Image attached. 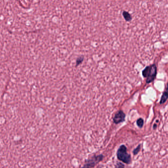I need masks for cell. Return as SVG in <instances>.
Returning a JSON list of instances; mask_svg holds the SVG:
<instances>
[{
    "mask_svg": "<svg viewBox=\"0 0 168 168\" xmlns=\"http://www.w3.org/2000/svg\"><path fill=\"white\" fill-rule=\"evenodd\" d=\"M137 125L139 127L142 128L144 125V120L141 118L138 119L137 121Z\"/></svg>",
    "mask_w": 168,
    "mask_h": 168,
    "instance_id": "cell-7",
    "label": "cell"
},
{
    "mask_svg": "<svg viewBox=\"0 0 168 168\" xmlns=\"http://www.w3.org/2000/svg\"><path fill=\"white\" fill-rule=\"evenodd\" d=\"M123 17L125 18V20H126V21L129 22L132 20V16H131V15L128 12L123 11Z\"/></svg>",
    "mask_w": 168,
    "mask_h": 168,
    "instance_id": "cell-5",
    "label": "cell"
},
{
    "mask_svg": "<svg viewBox=\"0 0 168 168\" xmlns=\"http://www.w3.org/2000/svg\"><path fill=\"white\" fill-rule=\"evenodd\" d=\"M168 90H167L166 92H165L163 94L162 97H161V100H160V104H163L168 99Z\"/></svg>",
    "mask_w": 168,
    "mask_h": 168,
    "instance_id": "cell-6",
    "label": "cell"
},
{
    "mask_svg": "<svg viewBox=\"0 0 168 168\" xmlns=\"http://www.w3.org/2000/svg\"><path fill=\"white\" fill-rule=\"evenodd\" d=\"M125 115L124 113L122 111H119L116 113L115 116L113 118V121L116 124L121 123L125 121Z\"/></svg>",
    "mask_w": 168,
    "mask_h": 168,
    "instance_id": "cell-4",
    "label": "cell"
},
{
    "mask_svg": "<svg viewBox=\"0 0 168 168\" xmlns=\"http://www.w3.org/2000/svg\"><path fill=\"white\" fill-rule=\"evenodd\" d=\"M103 158V156L102 155L96 156L92 157V158L89 159L88 161H86V163L85 164L84 166L82 168H92L96 166V164L99 162Z\"/></svg>",
    "mask_w": 168,
    "mask_h": 168,
    "instance_id": "cell-3",
    "label": "cell"
},
{
    "mask_svg": "<svg viewBox=\"0 0 168 168\" xmlns=\"http://www.w3.org/2000/svg\"><path fill=\"white\" fill-rule=\"evenodd\" d=\"M166 90H168V83L167 84V85Z\"/></svg>",
    "mask_w": 168,
    "mask_h": 168,
    "instance_id": "cell-11",
    "label": "cell"
},
{
    "mask_svg": "<svg viewBox=\"0 0 168 168\" xmlns=\"http://www.w3.org/2000/svg\"><path fill=\"white\" fill-rule=\"evenodd\" d=\"M156 125H154V129H155L156 128Z\"/></svg>",
    "mask_w": 168,
    "mask_h": 168,
    "instance_id": "cell-10",
    "label": "cell"
},
{
    "mask_svg": "<svg viewBox=\"0 0 168 168\" xmlns=\"http://www.w3.org/2000/svg\"><path fill=\"white\" fill-rule=\"evenodd\" d=\"M117 157L120 161L127 164H130L131 162V155L127 153L126 147L125 145H121L119 147L117 152Z\"/></svg>",
    "mask_w": 168,
    "mask_h": 168,
    "instance_id": "cell-2",
    "label": "cell"
},
{
    "mask_svg": "<svg viewBox=\"0 0 168 168\" xmlns=\"http://www.w3.org/2000/svg\"><path fill=\"white\" fill-rule=\"evenodd\" d=\"M116 168H125V165L121 163L118 162L116 165Z\"/></svg>",
    "mask_w": 168,
    "mask_h": 168,
    "instance_id": "cell-9",
    "label": "cell"
},
{
    "mask_svg": "<svg viewBox=\"0 0 168 168\" xmlns=\"http://www.w3.org/2000/svg\"><path fill=\"white\" fill-rule=\"evenodd\" d=\"M157 73V68L155 65L148 66L143 71V75L146 78V83H150L155 79Z\"/></svg>",
    "mask_w": 168,
    "mask_h": 168,
    "instance_id": "cell-1",
    "label": "cell"
},
{
    "mask_svg": "<svg viewBox=\"0 0 168 168\" xmlns=\"http://www.w3.org/2000/svg\"><path fill=\"white\" fill-rule=\"evenodd\" d=\"M141 145H139L135 149H134V150L133 152L134 155H137L139 152L141 150Z\"/></svg>",
    "mask_w": 168,
    "mask_h": 168,
    "instance_id": "cell-8",
    "label": "cell"
}]
</instances>
